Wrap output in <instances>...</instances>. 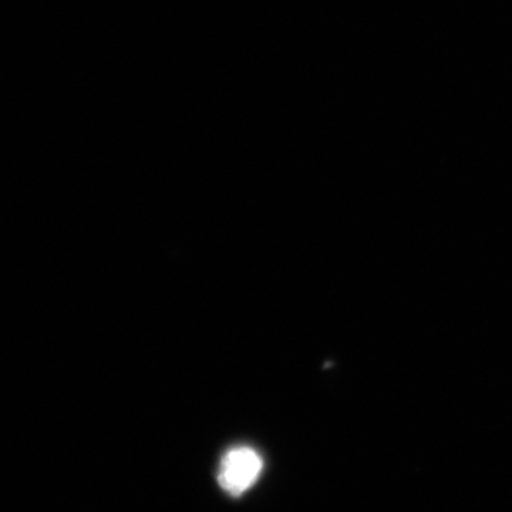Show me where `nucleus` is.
<instances>
[{
  "label": "nucleus",
  "mask_w": 512,
  "mask_h": 512,
  "mask_svg": "<svg viewBox=\"0 0 512 512\" xmlns=\"http://www.w3.org/2000/svg\"><path fill=\"white\" fill-rule=\"evenodd\" d=\"M264 470V461L258 451L238 446L227 451L218 471V484L231 497H241L254 487Z\"/></svg>",
  "instance_id": "1"
}]
</instances>
